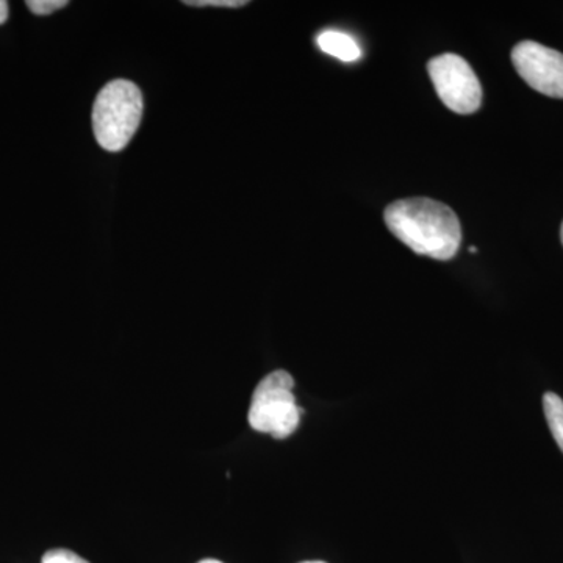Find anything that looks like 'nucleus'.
I'll return each mask as SVG.
<instances>
[{"label":"nucleus","mask_w":563,"mask_h":563,"mask_svg":"<svg viewBox=\"0 0 563 563\" xmlns=\"http://www.w3.org/2000/svg\"><path fill=\"white\" fill-rule=\"evenodd\" d=\"M388 231L417 254L451 261L462 244V225L446 203L429 198L401 199L385 209Z\"/></svg>","instance_id":"nucleus-1"},{"label":"nucleus","mask_w":563,"mask_h":563,"mask_svg":"<svg viewBox=\"0 0 563 563\" xmlns=\"http://www.w3.org/2000/svg\"><path fill=\"white\" fill-rule=\"evenodd\" d=\"M143 117V95L131 80L109 81L92 107V131L99 146L120 152L131 143Z\"/></svg>","instance_id":"nucleus-2"},{"label":"nucleus","mask_w":563,"mask_h":563,"mask_svg":"<svg viewBox=\"0 0 563 563\" xmlns=\"http://www.w3.org/2000/svg\"><path fill=\"white\" fill-rule=\"evenodd\" d=\"M292 388L295 379L284 369L263 377L252 395L247 413V421L254 431L282 440L299 428L302 410L296 402Z\"/></svg>","instance_id":"nucleus-3"},{"label":"nucleus","mask_w":563,"mask_h":563,"mask_svg":"<svg viewBox=\"0 0 563 563\" xmlns=\"http://www.w3.org/2000/svg\"><path fill=\"white\" fill-rule=\"evenodd\" d=\"M437 95L459 114H472L483 103V87L468 62L455 54H443L428 63Z\"/></svg>","instance_id":"nucleus-4"},{"label":"nucleus","mask_w":563,"mask_h":563,"mask_svg":"<svg viewBox=\"0 0 563 563\" xmlns=\"http://www.w3.org/2000/svg\"><path fill=\"white\" fill-rule=\"evenodd\" d=\"M512 63L521 79L540 95L563 99V54L536 43L521 41L512 51Z\"/></svg>","instance_id":"nucleus-5"},{"label":"nucleus","mask_w":563,"mask_h":563,"mask_svg":"<svg viewBox=\"0 0 563 563\" xmlns=\"http://www.w3.org/2000/svg\"><path fill=\"white\" fill-rule=\"evenodd\" d=\"M317 43L322 52L342 62H357L358 58L362 57V49L357 41L344 32H321L320 35L317 36Z\"/></svg>","instance_id":"nucleus-6"},{"label":"nucleus","mask_w":563,"mask_h":563,"mask_svg":"<svg viewBox=\"0 0 563 563\" xmlns=\"http://www.w3.org/2000/svg\"><path fill=\"white\" fill-rule=\"evenodd\" d=\"M543 410L550 431L563 453V401L555 393L543 396Z\"/></svg>","instance_id":"nucleus-7"},{"label":"nucleus","mask_w":563,"mask_h":563,"mask_svg":"<svg viewBox=\"0 0 563 563\" xmlns=\"http://www.w3.org/2000/svg\"><path fill=\"white\" fill-rule=\"evenodd\" d=\"M68 3V0H27L25 5L29 7L32 13L38 14V16H47L54 11L65 9Z\"/></svg>","instance_id":"nucleus-8"},{"label":"nucleus","mask_w":563,"mask_h":563,"mask_svg":"<svg viewBox=\"0 0 563 563\" xmlns=\"http://www.w3.org/2000/svg\"><path fill=\"white\" fill-rule=\"evenodd\" d=\"M41 563H90L80 558L79 554L73 553V551L65 550V548H58V550L47 551L46 554L41 559Z\"/></svg>","instance_id":"nucleus-9"},{"label":"nucleus","mask_w":563,"mask_h":563,"mask_svg":"<svg viewBox=\"0 0 563 563\" xmlns=\"http://www.w3.org/2000/svg\"><path fill=\"white\" fill-rule=\"evenodd\" d=\"M188 7H224V9H240L247 5L246 0H185Z\"/></svg>","instance_id":"nucleus-10"},{"label":"nucleus","mask_w":563,"mask_h":563,"mask_svg":"<svg viewBox=\"0 0 563 563\" xmlns=\"http://www.w3.org/2000/svg\"><path fill=\"white\" fill-rule=\"evenodd\" d=\"M9 2L5 0H0V24H3L7 20H9Z\"/></svg>","instance_id":"nucleus-11"},{"label":"nucleus","mask_w":563,"mask_h":563,"mask_svg":"<svg viewBox=\"0 0 563 563\" xmlns=\"http://www.w3.org/2000/svg\"><path fill=\"white\" fill-rule=\"evenodd\" d=\"M199 563H222L220 561H214V559H206V561H201Z\"/></svg>","instance_id":"nucleus-12"},{"label":"nucleus","mask_w":563,"mask_h":563,"mask_svg":"<svg viewBox=\"0 0 563 563\" xmlns=\"http://www.w3.org/2000/svg\"><path fill=\"white\" fill-rule=\"evenodd\" d=\"M561 239H562V244H563V222H562V229H561Z\"/></svg>","instance_id":"nucleus-13"},{"label":"nucleus","mask_w":563,"mask_h":563,"mask_svg":"<svg viewBox=\"0 0 563 563\" xmlns=\"http://www.w3.org/2000/svg\"><path fill=\"white\" fill-rule=\"evenodd\" d=\"M301 563H325V562L313 561V562H301Z\"/></svg>","instance_id":"nucleus-14"}]
</instances>
